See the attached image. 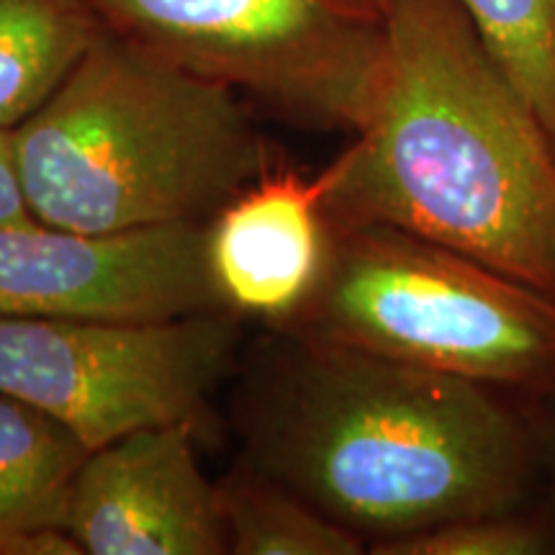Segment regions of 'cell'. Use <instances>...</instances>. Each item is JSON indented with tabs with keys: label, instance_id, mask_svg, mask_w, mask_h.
<instances>
[{
	"label": "cell",
	"instance_id": "4",
	"mask_svg": "<svg viewBox=\"0 0 555 555\" xmlns=\"http://www.w3.org/2000/svg\"><path fill=\"white\" fill-rule=\"evenodd\" d=\"M286 324L509 393L555 391V298L404 229L330 227L322 275Z\"/></svg>",
	"mask_w": 555,
	"mask_h": 555
},
{
	"label": "cell",
	"instance_id": "8",
	"mask_svg": "<svg viewBox=\"0 0 555 555\" xmlns=\"http://www.w3.org/2000/svg\"><path fill=\"white\" fill-rule=\"evenodd\" d=\"M198 429L150 427L90 450L65 530L86 555H224L219 489L201 468Z\"/></svg>",
	"mask_w": 555,
	"mask_h": 555
},
{
	"label": "cell",
	"instance_id": "3",
	"mask_svg": "<svg viewBox=\"0 0 555 555\" xmlns=\"http://www.w3.org/2000/svg\"><path fill=\"white\" fill-rule=\"evenodd\" d=\"M13 137L31 214L75 232L206 224L270 168L237 90L106 29Z\"/></svg>",
	"mask_w": 555,
	"mask_h": 555
},
{
	"label": "cell",
	"instance_id": "16",
	"mask_svg": "<svg viewBox=\"0 0 555 555\" xmlns=\"http://www.w3.org/2000/svg\"><path fill=\"white\" fill-rule=\"evenodd\" d=\"M547 399L555 401V391ZM543 476H545V502L543 509L553 527V543H555V404L553 412L547 414V422H543Z\"/></svg>",
	"mask_w": 555,
	"mask_h": 555
},
{
	"label": "cell",
	"instance_id": "14",
	"mask_svg": "<svg viewBox=\"0 0 555 555\" xmlns=\"http://www.w3.org/2000/svg\"><path fill=\"white\" fill-rule=\"evenodd\" d=\"M378 555H543L555 553L543 504L455 519L414 535L373 545Z\"/></svg>",
	"mask_w": 555,
	"mask_h": 555
},
{
	"label": "cell",
	"instance_id": "1",
	"mask_svg": "<svg viewBox=\"0 0 555 555\" xmlns=\"http://www.w3.org/2000/svg\"><path fill=\"white\" fill-rule=\"evenodd\" d=\"M245 466L380 545L532 506L543 427L509 391L288 332L234 399Z\"/></svg>",
	"mask_w": 555,
	"mask_h": 555
},
{
	"label": "cell",
	"instance_id": "6",
	"mask_svg": "<svg viewBox=\"0 0 555 555\" xmlns=\"http://www.w3.org/2000/svg\"><path fill=\"white\" fill-rule=\"evenodd\" d=\"M240 337L232 309L155 322L0 317V391L52 414L90 450L150 427L201 435Z\"/></svg>",
	"mask_w": 555,
	"mask_h": 555
},
{
	"label": "cell",
	"instance_id": "9",
	"mask_svg": "<svg viewBox=\"0 0 555 555\" xmlns=\"http://www.w3.org/2000/svg\"><path fill=\"white\" fill-rule=\"evenodd\" d=\"M335 180V163L314 176L270 165L211 219L208 262L227 309L273 322L301 309L327 260Z\"/></svg>",
	"mask_w": 555,
	"mask_h": 555
},
{
	"label": "cell",
	"instance_id": "17",
	"mask_svg": "<svg viewBox=\"0 0 555 555\" xmlns=\"http://www.w3.org/2000/svg\"><path fill=\"white\" fill-rule=\"evenodd\" d=\"M365 3L376 5V9H378V11H384V13H386V9H388V0H365Z\"/></svg>",
	"mask_w": 555,
	"mask_h": 555
},
{
	"label": "cell",
	"instance_id": "15",
	"mask_svg": "<svg viewBox=\"0 0 555 555\" xmlns=\"http://www.w3.org/2000/svg\"><path fill=\"white\" fill-rule=\"evenodd\" d=\"M37 219L26 198L13 129H0V227Z\"/></svg>",
	"mask_w": 555,
	"mask_h": 555
},
{
	"label": "cell",
	"instance_id": "10",
	"mask_svg": "<svg viewBox=\"0 0 555 555\" xmlns=\"http://www.w3.org/2000/svg\"><path fill=\"white\" fill-rule=\"evenodd\" d=\"M88 455L60 420L0 391V555H82L65 519Z\"/></svg>",
	"mask_w": 555,
	"mask_h": 555
},
{
	"label": "cell",
	"instance_id": "12",
	"mask_svg": "<svg viewBox=\"0 0 555 555\" xmlns=\"http://www.w3.org/2000/svg\"><path fill=\"white\" fill-rule=\"evenodd\" d=\"M229 553L234 555H358L365 540L332 522L296 491L242 466L217 483Z\"/></svg>",
	"mask_w": 555,
	"mask_h": 555
},
{
	"label": "cell",
	"instance_id": "5",
	"mask_svg": "<svg viewBox=\"0 0 555 555\" xmlns=\"http://www.w3.org/2000/svg\"><path fill=\"white\" fill-rule=\"evenodd\" d=\"M86 3L106 31L309 129L356 134L384 67L386 13L365 0Z\"/></svg>",
	"mask_w": 555,
	"mask_h": 555
},
{
	"label": "cell",
	"instance_id": "13",
	"mask_svg": "<svg viewBox=\"0 0 555 555\" xmlns=\"http://www.w3.org/2000/svg\"><path fill=\"white\" fill-rule=\"evenodd\" d=\"M555 147V0H457Z\"/></svg>",
	"mask_w": 555,
	"mask_h": 555
},
{
	"label": "cell",
	"instance_id": "11",
	"mask_svg": "<svg viewBox=\"0 0 555 555\" xmlns=\"http://www.w3.org/2000/svg\"><path fill=\"white\" fill-rule=\"evenodd\" d=\"M101 29L86 0H0V129L29 119Z\"/></svg>",
	"mask_w": 555,
	"mask_h": 555
},
{
	"label": "cell",
	"instance_id": "7",
	"mask_svg": "<svg viewBox=\"0 0 555 555\" xmlns=\"http://www.w3.org/2000/svg\"><path fill=\"white\" fill-rule=\"evenodd\" d=\"M206 224L75 232L39 219L0 227V317L155 322L227 309Z\"/></svg>",
	"mask_w": 555,
	"mask_h": 555
},
{
	"label": "cell",
	"instance_id": "2",
	"mask_svg": "<svg viewBox=\"0 0 555 555\" xmlns=\"http://www.w3.org/2000/svg\"><path fill=\"white\" fill-rule=\"evenodd\" d=\"M330 227L386 224L555 298V147L457 0H388L371 111Z\"/></svg>",
	"mask_w": 555,
	"mask_h": 555
}]
</instances>
